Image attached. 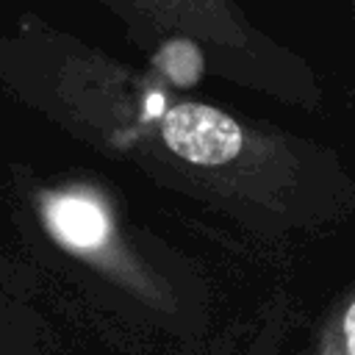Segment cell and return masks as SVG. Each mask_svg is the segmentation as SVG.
<instances>
[{
  "mask_svg": "<svg viewBox=\"0 0 355 355\" xmlns=\"http://www.w3.org/2000/svg\"><path fill=\"white\" fill-rule=\"evenodd\" d=\"M153 55L197 61L216 78L305 111L322 108V86L302 55L255 28L236 0H97Z\"/></svg>",
  "mask_w": 355,
  "mask_h": 355,
  "instance_id": "3957f363",
  "label": "cell"
},
{
  "mask_svg": "<svg viewBox=\"0 0 355 355\" xmlns=\"http://www.w3.org/2000/svg\"><path fill=\"white\" fill-rule=\"evenodd\" d=\"M349 6H352V19H355V0H349Z\"/></svg>",
  "mask_w": 355,
  "mask_h": 355,
  "instance_id": "5b68a950",
  "label": "cell"
},
{
  "mask_svg": "<svg viewBox=\"0 0 355 355\" xmlns=\"http://www.w3.org/2000/svg\"><path fill=\"white\" fill-rule=\"evenodd\" d=\"M305 355H355V283L333 300Z\"/></svg>",
  "mask_w": 355,
  "mask_h": 355,
  "instance_id": "277c9868",
  "label": "cell"
},
{
  "mask_svg": "<svg viewBox=\"0 0 355 355\" xmlns=\"http://www.w3.org/2000/svg\"><path fill=\"white\" fill-rule=\"evenodd\" d=\"M0 86L69 139L250 236H319L355 216V178L333 147L180 94L33 14L0 33Z\"/></svg>",
  "mask_w": 355,
  "mask_h": 355,
  "instance_id": "6da1fadb",
  "label": "cell"
},
{
  "mask_svg": "<svg viewBox=\"0 0 355 355\" xmlns=\"http://www.w3.org/2000/svg\"><path fill=\"white\" fill-rule=\"evenodd\" d=\"M11 219L36 272L128 336L197 349L214 322L202 272L139 227L122 200L83 175L11 169Z\"/></svg>",
  "mask_w": 355,
  "mask_h": 355,
  "instance_id": "7a4b0ae2",
  "label": "cell"
}]
</instances>
